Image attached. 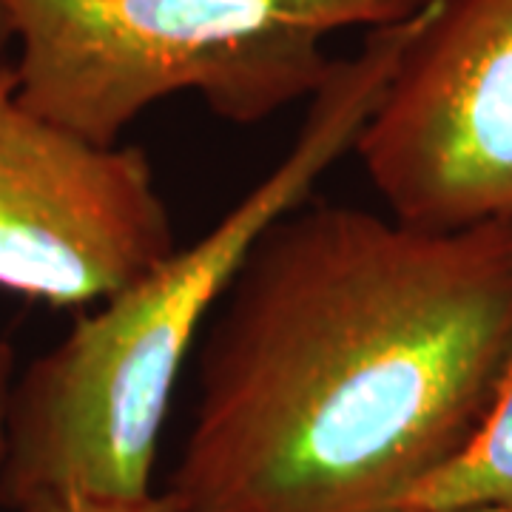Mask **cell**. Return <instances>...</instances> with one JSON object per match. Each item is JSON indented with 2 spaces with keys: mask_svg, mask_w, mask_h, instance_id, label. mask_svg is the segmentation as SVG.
I'll use <instances>...</instances> for the list:
<instances>
[{
  "mask_svg": "<svg viewBox=\"0 0 512 512\" xmlns=\"http://www.w3.org/2000/svg\"><path fill=\"white\" fill-rule=\"evenodd\" d=\"M197 345L171 510H402L512 365V222L427 231L302 202L256 239Z\"/></svg>",
  "mask_w": 512,
  "mask_h": 512,
  "instance_id": "cell-1",
  "label": "cell"
},
{
  "mask_svg": "<svg viewBox=\"0 0 512 512\" xmlns=\"http://www.w3.org/2000/svg\"><path fill=\"white\" fill-rule=\"evenodd\" d=\"M421 9L370 29L336 57L288 151L197 242L174 248L128 288L77 316L55 348L9 387L0 504L37 495L140 498L151 493L168 407L222 293L279 217L311 200L376 109Z\"/></svg>",
  "mask_w": 512,
  "mask_h": 512,
  "instance_id": "cell-2",
  "label": "cell"
},
{
  "mask_svg": "<svg viewBox=\"0 0 512 512\" xmlns=\"http://www.w3.org/2000/svg\"><path fill=\"white\" fill-rule=\"evenodd\" d=\"M427 0H0L20 46V100L97 146H120L165 97L197 92L256 126L308 103L336 57L325 40L382 29Z\"/></svg>",
  "mask_w": 512,
  "mask_h": 512,
  "instance_id": "cell-3",
  "label": "cell"
},
{
  "mask_svg": "<svg viewBox=\"0 0 512 512\" xmlns=\"http://www.w3.org/2000/svg\"><path fill=\"white\" fill-rule=\"evenodd\" d=\"M353 151L399 222H512V0H427Z\"/></svg>",
  "mask_w": 512,
  "mask_h": 512,
  "instance_id": "cell-4",
  "label": "cell"
},
{
  "mask_svg": "<svg viewBox=\"0 0 512 512\" xmlns=\"http://www.w3.org/2000/svg\"><path fill=\"white\" fill-rule=\"evenodd\" d=\"M177 248L140 146H97L29 109L0 63V288L55 311L100 305Z\"/></svg>",
  "mask_w": 512,
  "mask_h": 512,
  "instance_id": "cell-5",
  "label": "cell"
},
{
  "mask_svg": "<svg viewBox=\"0 0 512 512\" xmlns=\"http://www.w3.org/2000/svg\"><path fill=\"white\" fill-rule=\"evenodd\" d=\"M464 507L512 510V365L473 441L421 484L402 510Z\"/></svg>",
  "mask_w": 512,
  "mask_h": 512,
  "instance_id": "cell-6",
  "label": "cell"
},
{
  "mask_svg": "<svg viewBox=\"0 0 512 512\" xmlns=\"http://www.w3.org/2000/svg\"><path fill=\"white\" fill-rule=\"evenodd\" d=\"M18 512H174L163 495L140 498H100V495H37L20 504Z\"/></svg>",
  "mask_w": 512,
  "mask_h": 512,
  "instance_id": "cell-7",
  "label": "cell"
},
{
  "mask_svg": "<svg viewBox=\"0 0 512 512\" xmlns=\"http://www.w3.org/2000/svg\"><path fill=\"white\" fill-rule=\"evenodd\" d=\"M12 387V348L0 345V464H3V444H6V399Z\"/></svg>",
  "mask_w": 512,
  "mask_h": 512,
  "instance_id": "cell-8",
  "label": "cell"
},
{
  "mask_svg": "<svg viewBox=\"0 0 512 512\" xmlns=\"http://www.w3.org/2000/svg\"><path fill=\"white\" fill-rule=\"evenodd\" d=\"M393 512H512L501 507H464V510H393Z\"/></svg>",
  "mask_w": 512,
  "mask_h": 512,
  "instance_id": "cell-9",
  "label": "cell"
},
{
  "mask_svg": "<svg viewBox=\"0 0 512 512\" xmlns=\"http://www.w3.org/2000/svg\"><path fill=\"white\" fill-rule=\"evenodd\" d=\"M9 40V32H6V20H3V15H0V46Z\"/></svg>",
  "mask_w": 512,
  "mask_h": 512,
  "instance_id": "cell-10",
  "label": "cell"
}]
</instances>
